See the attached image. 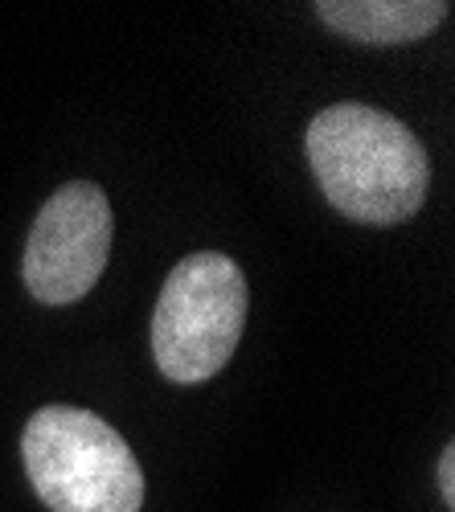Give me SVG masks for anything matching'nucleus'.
<instances>
[{
  "instance_id": "1",
  "label": "nucleus",
  "mask_w": 455,
  "mask_h": 512,
  "mask_svg": "<svg viewBox=\"0 0 455 512\" xmlns=\"http://www.w3.org/2000/svg\"><path fill=\"white\" fill-rule=\"evenodd\" d=\"M308 164L349 222L402 226L427 201L431 164L427 148L390 111L365 103L324 107L308 123Z\"/></svg>"
},
{
  "instance_id": "2",
  "label": "nucleus",
  "mask_w": 455,
  "mask_h": 512,
  "mask_svg": "<svg viewBox=\"0 0 455 512\" xmlns=\"http://www.w3.org/2000/svg\"><path fill=\"white\" fill-rule=\"evenodd\" d=\"M21 459L50 512H140L144 472L111 422L78 406H46L25 422Z\"/></svg>"
},
{
  "instance_id": "3",
  "label": "nucleus",
  "mask_w": 455,
  "mask_h": 512,
  "mask_svg": "<svg viewBox=\"0 0 455 512\" xmlns=\"http://www.w3.org/2000/svg\"><path fill=\"white\" fill-rule=\"evenodd\" d=\"M246 275L218 250L181 259L152 312V357L177 386H197L226 369L246 328Z\"/></svg>"
},
{
  "instance_id": "4",
  "label": "nucleus",
  "mask_w": 455,
  "mask_h": 512,
  "mask_svg": "<svg viewBox=\"0 0 455 512\" xmlns=\"http://www.w3.org/2000/svg\"><path fill=\"white\" fill-rule=\"evenodd\" d=\"M111 254V205L91 181L62 185L46 205L25 242V287L37 304L66 308L87 295Z\"/></svg>"
},
{
  "instance_id": "5",
  "label": "nucleus",
  "mask_w": 455,
  "mask_h": 512,
  "mask_svg": "<svg viewBox=\"0 0 455 512\" xmlns=\"http://www.w3.org/2000/svg\"><path fill=\"white\" fill-rule=\"evenodd\" d=\"M320 21L365 46H406L443 25L447 0H320Z\"/></svg>"
},
{
  "instance_id": "6",
  "label": "nucleus",
  "mask_w": 455,
  "mask_h": 512,
  "mask_svg": "<svg viewBox=\"0 0 455 512\" xmlns=\"http://www.w3.org/2000/svg\"><path fill=\"white\" fill-rule=\"evenodd\" d=\"M439 492L447 504H455V443L439 451Z\"/></svg>"
}]
</instances>
